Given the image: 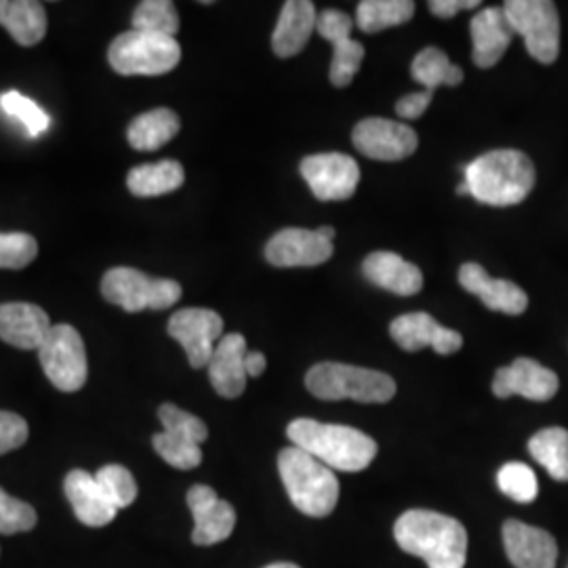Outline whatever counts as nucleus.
I'll use <instances>...</instances> for the list:
<instances>
[{
	"instance_id": "f257e3e1",
	"label": "nucleus",
	"mask_w": 568,
	"mask_h": 568,
	"mask_svg": "<svg viewBox=\"0 0 568 568\" xmlns=\"http://www.w3.org/2000/svg\"><path fill=\"white\" fill-rule=\"evenodd\" d=\"M394 537L403 551L426 560L429 568L466 567V527L450 516L410 509L396 520Z\"/></svg>"
},
{
	"instance_id": "f03ea898",
	"label": "nucleus",
	"mask_w": 568,
	"mask_h": 568,
	"mask_svg": "<svg viewBox=\"0 0 568 568\" xmlns=\"http://www.w3.org/2000/svg\"><path fill=\"white\" fill-rule=\"evenodd\" d=\"M293 447L339 471H363L377 457V443L356 427L295 419L286 427Z\"/></svg>"
},
{
	"instance_id": "7ed1b4c3",
	"label": "nucleus",
	"mask_w": 568,
	"mask_h": 568,
	"mask_svg": "<svg viewBox=\"0 0 568 568\" xmlns=\"http://www.w3.org/2000/svg\"><path fill=\"white\" fill-rule=\"evenodd\" d=\"M469 196L490 206L523 203L535 185V166L520 150H493L466 166Z\"/></svg>"
},
{
	"instance_id": "20e7f679",
	"label": "nucleus",
	"mask_w": 568,
	"mask_h": 568,
	"mask_svg": "<svg viewBox=\"0 0 568 568\" xmlns=\"http://www.w3.org/2000/svg\"><path fill=\"white\" fill-rule=\"evenodd\" d=\"M278 471L293 506L312 518H325L339 501V480L331 467L297 447L278 455Z\"/></svg>"
},
{
	"instance_id": "39448f33",
	"label": "nucleus",
	"mask_w": 568,
	"mask_h": 568,
	"mask_svg": "<svg viewBox=\"0 0 568 568\" xmlns=\"http://www.w3.org/2000/svg\"><path fill=\"white\" fill-rule=\"evenodd\" d=\"M305 387L321 400H356L384 405L396 396V382L379 371L342 363L314 365L305 375Z\"/></svg>"
},
{
	"instance_id": "423d86ee",
	"label": "nucleus",
	"mask_w": 568,
	"mask_h": 568,
	"mask_svg": "<svg viewBox=\"0 0 568 568\" xmlns=\"http://www.w3.org/2000/svg\"><path fill=\"white\" fill-rule=\"evenodd\" d=\"M182 60V47L171 37L129 30L108 49V61L122 77H161Z\"/></svg>"
},
{
	"instance_id": "0eeeda50",
	"label": "nucleus",
	"mask_w": 568,
	"mask_h": 568,
	"mask_svg": "<svg viewBox=\"0 0 568 568\" xmlns=\"http://www.w3.org/2000/svg\"><path fill=\"white\" fill-rule=\"evenodd\" d=\"M105 302L126 312L166 310L182 300V284L171 278H152L135 267H112L103 274Z\"/></svg>"
},
{
	"instance_id": "6e6552de",
	"label": "nucleus",
	"mask_w": 568,
	"mask_h": 568,
	"mask_svg": "<svg viewBox=\"0 0 568 568\" xmlns=\"http://www.w3.org/2000/svg\"><path fill=\"white\" fill-rule=\"evenodd\" d=\"M506 18L539 63H554L560 53V16L551 0H508Z\"/></svg>"
},
{
	"instance_id": "1a4fd4ad",
	"label": "nucleus",
	"mask_w": 568,
	"mask_h": 568,
	"mask_svg": "<svg viewBox=\"0 0 568 568\" xmlns=\"http://www.w3.org/2000/svg\"><path fill=\"white\" fill-rule=\"evenodd\" d=\"M159 419L164 429L152 438V445L164 462L178 469H194L201 466V445L209 438V429L204 426L203 419L171 403L159 408Z\"/></svg>"
},
{
	"instance_id": "9d476101",
	"label": "nucleus",
	"mask_w": 568,
	"mask_h": 568,
	"mask_svg": "<svg viewBox=\"0 0 568 568\" xmlns=\"http://www.w3.org/2000/svg\"><path fill=\"white\" fill-rule=\"evenodd\" d=\"M39 361L47 379L61 392H79L87 384V349L72 325L51 326L39 347Z\"/></svg>"
},
{
	"instance_id": "9b49d317",
	"label": "nucleus",
	"mask_w": 568,
	"mask_h": 568,
	"mask_svg": "<svg viewBox=\"0 0 568 568\" xmlns=\"http://www.w3.org/2000/svg\"><path fill=\"white\" fill-rule=\"evenodd\" d=\"M166 331L182 344L192 368H204L224 337V318L206 307H183L171 316Z\"/></svg>"
},
{
	"instance_id": "f8f14e48",
	"label": "nucleus",
	"mask_w": 568,
	"mask_h": 568,
	"mask_svg": "<svg viewBox=\"0 0 568 568\" xmlns=\"http://www.w3.org/2000/svg\"><path fill=\"white\" fill-rule=\"evenodd\" d=\"M302 175L318 201H345L361 183V166L347 154L326 152L304 159Z\"/></svg>"
},
{
	"instance_id": "ddd939ff",
	"label": "nucleus",
	"mask_w": 568,
	"mask_h": 568,
	"mask_svg": "<svg viewBox=\"0 0 568 568\" xmlns=\"http://www.w3.org/2000/svg\"><path fill=\"white\" fill-rule=\"evenodd\" d=\"M352 142L361 154L373 161H405L417 150V133L403 122L365 119L354 126Z\"/></svg>"
},
{
	"instance_id": "4468645a",
	"label": "nucleus",
	"mask_w": 568,
	"mask_h": 568,
	"mask_svg": "<svg viewBox=\"0 0 568 568\" xmlns=\"http://www.w3.org/2000/svg\"><path fill=\"white\" fill-rule=\"evenodd\" d=\"M352 18L337 9H326L316 21V32L333 44L331 82L335 87H347L354 81L365 60V47L358 41H352Z\"/></svg>"
},
{
	"instance_id": "2eb2a0df",
	"label": "nucleus",
	"mask_w": 568,
	"mask_h": 568,
	"mask_svg": "<svg viewBox=\"0 0 568 568\" xmlns=\"http://www.w3.org/2000/svg\"><path fill=\"white\" fill-rule=\"evenodd\" d=\"M331 255L333 243L305 227H284L265 244V260L276 267H312L325 264Z\"/></svg>"
},
{
	"instance_id": "dca6fc26",
	"label": "nucleus",
	"mask_w": 568,
	"mask_h": 568,
	"mask_svg": "<svg viewBox=\"0 0 568 568\" xmlns=\"http://www.w3.org/2000/svg\"><path fill=\"white\" fill-rule=\"evenodd\" d=\"M187 508L194 516L192 541L196 546H215L225 541L236 527V511L206 485L187 490Z\"/></svg>"
},
{
	"instance_id": "f3484780",
	"label": "nucleus",
	"mask_w": 568,
	"mask_h": 568,
	"mask_svg": "<svg viewBox=\"0 0 568 568\" xmlns=\"http://www.w3.org/2000/svg\"><path fill=\"white\" fill-rule=\"evenodd\" d=\"M558 387V375L530 358H518L511 365L499 368L493 379V392L497 398H509L518 394L527 400L546 403L556 396Z\"/></svg>"
},
{
	"instance_id": "a211bd4d",
	"label": "nucleus",
	"mask_w": 568,
	"mask_h": 568,
	"mask_svg": "<svg viewBox=\"0 0 568 568\" xmlns=\"http://www.w3.org/2000/svg\"><path fill=\"white\" fill-rule=\"evenodd\" d=\"M389 335L406 352H419L424 347H434V352L448 356L459 352L464 345V337L457 331L436 323V318L426 312H413V314L398 316L389 325Z\"/></svg>"
},
{
	"instance_id": "6ab92c4d",
	"label": "nucleus",
	"mask_w": 568,
	"mask_h": 568,
	"mask_svg": "<svg viewBox=\"0 0 568 568\" xmlns=\"http://www.w3.org/2000/svg\"><path fill=\"white\" fill-rule=\"evenodd\" d=\"M504 546L516 568H556L558 544L544 528L508 520L504 525Z\"/></svg>"
},
{
	"instance_id": "aec40b11",
	"label": "nucleus",
	"mask_w": 568,
	"mask_h": 568,
	"mask_svg": "<svg viewBox=\"0 0 568 568\" xmlns=\"http://www.w3.org/2000/svg\"><path fill=\"white\" fill-rule=\"evenodd\" d=\"M63 490L82 525L100 528L116 518L119 509L108 499L93 474L84 469H72L63 480Z\"/></svg>"
},
{
	"instance_id": "412c9836",
	"label": "nucleus",
	"mask_w": 568,
	"mask_h": 568,
	"mask_svg": "<svg viewBox=\"0 0 568 568\" xmlns=\"http://www.w3.org/2000/svg\"><path fill=\"white\" fill-rule=\"evenodd\" d=\"M471 32V60L478 68H493L508 51L514 30L504 7L480 9L469 23Z\"/></svg>"
},
{
	"instance_id": "4be33fe9",
	"label": "nucleus",
	"mask_w": 568,
	"mask_h": 568,
	"mask_svg": "<svg viewBox=\"0 0 568 568\" xmlns=\"http://www.w3.org/2000/svg\"><path fill=\"white\" fill-rule=\"evenodd\" d=\"M459 283L467 293L480 297V302L495 312L518 316L528 307V295L518 284L501 281V278H490L487 270L480 264L471 262V264L462 265Z\"/></svg>"
},
{
	"instance_id": "5701e85b",
	"label": "nucleus",
	"mask_w": 568,
	"mask_h": 568,
	"mask_svg": "<svg viewBox=\"0 0 568 568\" xmlns=\"http://www.w3.org/2000/svg\"><path fill=\"white\" fill-rule=\"evenodd\" d=\"M246 339L241 333H227L215 345V352L209 361V379L213 389L224 398H239L246 387Z\"/></svg>"
},
{
	"instance_id": "b1692460",
	"label": "nucleus",
	"mask_w": 568,
	"mask_h": 568,
	"mask_svg": "<svg viewBox=\"0 0 568 568\" xmlns=\"http://www.w3.org/2000/svg\"><path fill=\"white\" fill-rule=\"evenodd\" d=\"M51 331V321L41 305L0 304V339L20 349H39Z\"/></svg>"
},
{
	"instance_id": "393cba45",
	"label": "nucleus",
	"mask_w": 568,
	"mask_h": 568,
	"mask_svg": "<svg viewBox=\"0 0 568 568\" xmlns=\"http://www.w3.org/2000/svg\"><path fill=\"white\" fill-rule=\"evenodd\" d=\"M318 13L310 0H288L284 2L276 30L272 34V49L278 58H293L304 51L312 32L316 30Z\"/></svg>"
},
{
	"instance_id": "a878e982",
	"label": "nucleus",
	"mask_w": 568,
	"mask_h": 568,
	"mask_svg": "<svg viewBox=\"0 0 568 568\" xmlns=\"http://www.w3.org/2000/svg\"><path fill=\"white\" fill-rule=\"evenodd\" d=\"M363 272L371 283L396 295H417L424 288L422 270L389 251L371 253L363 264Z\"/></svg>"
},
{
	"instance_id": "bb28decb",
	"label": "nucleus",
	"mask_w": 568,
	"mask_h": 568,
	"mask_svg": "<svg viewBox=\"0 0 568 568\" xmlns=\"http://www.w3.org/2000/svg\"><path fill=\"white\" fill-rule=\"evenodd\" d=\"M0 26L21 47H34L47 34V11L37 0H0Z\"/></svg>"
},
{
	"instance_id": "cd10ccee",
	"label": "nucleus",
	"mask_w": 568,
	"mask_h": 568,
	"mask_svg": "<svg viewBox=\"0 0 568 568\" xmlns=\"http://www.w3.org/2000/svg\"><path fill=\"white\" fill-rule=\"evenodd\" d=\"M180 133V116L169 108L143 112L129 124L126 138L131 148L140 152H154L171 142Z\"/></svg>"
},
{
	"instance_id": "c85d7f7f",
	"label": "nucleus",
	"mask_w": 568,
	"mask_h": 568,
	"mask_svg": "<svg viewBox=\"0 0 568 568\" xmlns=\"http://www.w3.org/2000/svg\"><path fill=\"white\" fill-rule=\"evenodd\" d=\"M185 182V171L178 161H161L154 164H140L129 171L126 185L131 194L140 199L163 196L169 192H175Z\"/></svg>"
},
{
	"instance_id": "c756f323",
	"label": "nucleus",
	"mask_w": 568,
	"mask_h": 568,
	"mask_svg": "<svg viewBox=\"0 0 568 568\" xmlns=\"http://www.w3.org/2000/svg\"><path fill=\"white\" fill-rule=\"evenodd\" d=\"M528 453L558 483H568V429L546 427L528 440Z\"/></svg>"
},
{
	"instance_id": "7c9ffc66",
	"label": "nucleus",
	"mask_w": 568,
	"mask_h": 568,
	"mask_svg": "<svg viewBox=\"0 0 568 568\" xmlns=\"http://www.w3.org/2000/svg\"><path fill=\"white\" fill-rule=\"evenodd\" d=\"M413 81L426 87V91H434L443 84L457 87L464 81V70L459 65H453L447 53L438 47H426L417 53V58L410 63Z\"/></svg>"
},
{
	"instance_id": "2f4dec72",
	"label": "nucleus",
	"mask_w": 568,
	"mask_h": 568,
	"mask_svg": "<svg viewBox=\"0 0 568 568\" xmlns=\"http://www.w3.org/2000/svg\"><path fill=\"white\" fill-rule=\"evenodd\" d=\"M413 16L415 2L410 0H363L356 9V23L365 34H375L406 23Z\"/></svg>"
},
{
	"instance_id": "473e14b6",
	"label": "nucleus",
	"mask_w": 568,
	"mask_h": 568,
	"mask_svg": "<svg viewBox=\"0 0 568 568\" xmlns=\"http://www.w3.org/2000/svg\"><path fill=\"white\" fill-rule=\"evenodd\" d=\"M133 30L175 39L180 16L171 0H143L133 13Z\"/></svg>"
},
{
	"instance_id": "72a5a7b5",
	"label": "nucleus",
	"mask_w": 568,
	"mask_h": 568,
	"mask_svg": "<svg viewBox=\"0 0 568 568\" xmlns=\"http://www.w3.org/2000/svg\"><path fill=\"white\" fill-rule=\"evenodd\" d=\"M497 485H499L504 495H508L509 499H514L518 504L535 501L537 493H539L535 471L525 464H518V462L506 464L499 469Z\"/></svg>"
},
{
	"instance_id": "f704fd0d",
	"label": "nucleus",
	"mask_w": 568,
	"mask_h": 568,
	"mask_svg": "<svg viewBox=\"0 0 568 568\" xmlns=\"http://www.w3.org/2000/svg\"><path fill=\"white\" fill-rule=\"evenodd\" d=\"M95 478L116 509L129 508L138 499V483L126 467L116 466V464L103 466L95 474Z\"/></svg>"
},
{
	"instance_id": "c9c22d12",
	"label": "nucleus",
	"mask_w": 568,
	"mask_h": 568,
	"mask_svg": "<svg viewBox=\"0 0 568 568\" xmlns=\"http://www.w3.org/2000/svg\"><path fill=\"white\" fill-rule=\"evenodd\" d=\"M0 105L9 116L18 119L30 135H41L49 129L51 119L47 116V112L34 100L21 95L20 91H7L0 98Z\"/></svg>"
},
{
	"instance_id": "e433bc0d",
	"label": "nucleus",
	"mask_w": 568,
	"mask_h": 568,
	"mask_svg": "<svg viewBox=\"0 0 568 568\" xmlns=\"http://www.w3.org/2000/svg\"><path fill=\"white\" fill-rule=\"evenodd\" d=\"M39 255V243L32 234L26 232H0V267L21 270L32 264Z\"/></svg>"
},
{
	"instance_id": "4c0bfd02",
	"label": "nucleus",
	"mask_w": 568,
	"mask_h": 568,
	"mask_svg": "<svg viewBox=\"0 0 568 568\" xmlns=\"http://www.w3.org/2000/svg\"><path fill=\"white\" fill-rule=\"evenodd\" d=\"M39 523L37 509L0 487V535L32 530Z\"/></svg>"
},
{
	"instance_id": "58836bf2",
	"label": "nucleus",
	"mask_w": 568,
	"mask_h": 568,
	"mask_svg": "<svg viewBox=\"0 0 568 568\" xmlns=\"http://www.w3.org/2000/svg\"><path fill=\"white\" fill-rule=\"evenodd\" d=\"M28 440V424L18 413L0 410V455L23 447Z\"/></svg>"
},
{
	"instance_id": "ea45409f",
	"label": "nucleus",
	"mask_w": 568,
	"mask_h": 568,
	"mask_svg": "<svg viewBox=\"0 0 568 568\" xmlns=\"http://www.w3.org/2000/svg\"><path fill=\"white\" fill-rule=\"evenodd\" d=\"M434 98V91H419V93H410L405 95L403 100L396 103V114L405 121H417L419 116H424L429 103Z\"/></svg>"
},
{
	"instance_id": "a19ab883",
	"label": "nucleus",
	"mask_w": 568,
	"mask_h": 568,
	"mask_svg": "<svg viewBox=\"0 0 568 568\" xmlns=\"http://www.w3.org/2000/svg\"><path fill=\"white\" fill-rule=\"evenodd\" d=\"M478 7H480L478 0H432V2H429V11H432L436 18H443V20H448V18L457 16L459 11L478 9Z\"/></svg>"
},
{
	"instance_id": "79ce46f5",
	"label": "nucleus",
	"mask_w": 568,
	"mask_h": 568,
	"mask_svg": "<svg viewBox=\"0 0 568 568\" xmlns=\"http://www.w3.org/2000/svg\"><path fill=\"white\" fill-rule=\"evenodd\" d=\"M265 366H267V361H265V356L262 352H246L244 368H246V375H248V377H262Z\"/></svg>"
},
{
	"instance_id": "37998d69",
	"label": "nucleus",
	"mask_w": 568,
	"mask_h": 568,
	"mask_svg": "<svg viewBox=\"0 0 568 568\" xmlns=\"http://www.w3.org/2000/svg\"><path fill=\"white\" fill-rule=\"evenodd\" d=\"M316 232H318L323 239L333 243V239H335V227H331V225H323V227H318Z\"/></svg>"
},
{
	"instance_id": "c03bdc74",
	"label": "nucleus",
	"mask_w": 568,
	"mask_h": 568,
	"mask_svg": "<svg viewBox=\"0 0 568 568\" xmlns=\"http://www.w3.org/2000/svg\"><path fill=\"white\" fill-rule=\"evenodd\" d=\"M264 568H302L297 567V565H293V562H276V565H267Z\"/></svg>"
},
{
	"instance_id": "a18cd8bd",
	"label": "nucleus",
	"mask_w": 568,
	"mask_h": 568,
	"mask_svg": "<svg viewBox=\"0 0 568 568\" xmlns=\"http://www.w3.org/2000/svg\"><path fill=\"white\" fill-rule=\"evenodd\" d=\"M457 194H459V196H467V194H469V187H467L466 182L462 183V185L457 187Z\"/></svg>"
}]
</instances>
